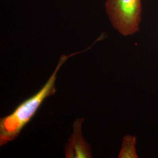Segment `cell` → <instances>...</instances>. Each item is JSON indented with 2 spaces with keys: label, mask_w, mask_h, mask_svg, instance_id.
<instances>
[{
  "label": "cell",
  "mask_w": 158,
  "mask_h": 158,
  "mask_svg": "<svg viewBox=\"0 0 158 158\" xmlns=\"http://www.w3.org/2000/svg\"><path fill=\"white\" fill-rule=\"evenodd\" d=\"M77 53H78L60 57L55 70L41 89L19 104L10 114L1 118V147L16 139L24 127L34 117L43 102L47 97L55 94L57 74L68 58Z\"/></svg>",
  "instance_id": "cell-1"
},
{
  "label": "cell",
  "mask_w": 158,
  "mask_h": 158,
  "mask_svg": "<svg viewBox=\"0 0 158 158\" xmlns=\"http://www.w3.org/2000/svg\"><path fill=\"white\" fill-rule=\"evenodd\" d=\"M106 9L113 27L121 35H132L139 31L141 0H107Z\"/></svg>",
  "instance_id": "cell-2"
},
{
  "label": "cell",
  "mask_w": 158,
  "mask_h": 158,
  "mask_svg": "<svg viewBox=\"0 0 158 158\" xmlns=\"http://www.w3.org/2000/svg\"><path fill=\"white\" fill-rule=\"evenodd\" d=\"M85 118H77L73 124V132L64 147L66 158H93L90 145L82 134V125Z\"/></svg>",
  "instance_id": "cell-3"
},
{
  "label": "cell",
  "mask_w": 158,
  "mask_h": 158,
  "mask_svg": "<svg viewBox=\"0 0 158 158\" xmlns=\"http://www.w3.org/2000/svg\"><path fill=\"white\" fill-rule=\"evenodd\" d=\"M136 138L135 136L127 135L123 138L119 158H138L136 152Z\"/></svg>",
  "instance_id": "cell-4"
}]
</instances>
